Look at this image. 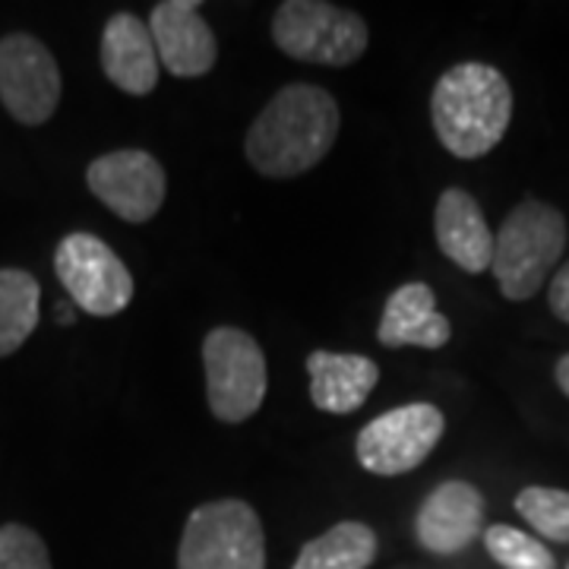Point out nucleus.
Instances as JSON below:
<instances>
[{
  "label": "nucleus",
  "mask_w": 569,
  "mask_h": 569,
  "mask_svg": "<svg viewBox=\"0 0 569 569\" xmlns=\"http://www.w3.org/2000/svg\"><path fill=\"white\" fill-rule=\"evenodd\" d=\"M342 114L336 99L310 82L279 89L250 123L244 140L247 162L263 178H298L323 162L339 137Z\"/></svg>",
  "instance_id": "f257e3e1"
},
{
  "label": "nucleus",
  "mask_w": 569,
  "mask_h": 569,
  "mask_svg": "<svg viewBox=\"0 0 569 569\" xmlns=\"http://www.w3.org/2000/svg\"><path fill=\"white\" fill-rule=\"evenodd\" d=\"M512 89L507 77L481 61L449 67L430 96V123L437 140L456 159H481L507 137Z\"/></svg>",
  "instance_id": "f03ea898"
},
{
  "label": "nucleus",
  "mask_w": 569,
  "mask_h": 569,
  "mask_svg": "<svg viewBox=\"0 0 569 569\" xmlns=\"http://www.w3.org/2000/svg\"><path fill=\"white\" fill-rule=\"evenodd\" d=\"M567 247V219L541 200H522L493 234L490 272L509 301H529L548 282Z\"/></svg>",
  "instance_id": "7ed1b4c3"
},
{
  "label": "nucleus",
  "mask_w": 569,
  "mask_h": 569,
  "mask_svg": "<svg viewBox=\"0 0 569 569\" xmlns=\"http://www.w3.org/2000/svg\"><path fill=\"white\" fill-rule=\"evenodd\" d=\"M178 569H266V531L257 509L224 497L190 512Z\"/></svg>",
  "instance_id": "20e7f679"
},
{
  "label": "nucleus",
  "mask_w": 569,
  "mask_h": 569,
  "mask_svg": "<svg viewBox=\"0 0 569 569\" xmlns=\"http://www.w3.org/2000/svg\"><path fill=\"white\" fill-rule=\"evenodd\" d=\"M206 402L216 421L241 425L253 418L269 389V367L260 342L238 326H216L203 339Z\"/></svg>",
  "instance_id": "39448f33"
},
{
  "label": "nucleus",
  "mask_w": 569,
  "mask_h": 569,
  "mask_svg": "<svg viewBox=\"0 0 569 569\" xmlns=\"http://www.w3.org/2000/svg\"><path fill=\"white\" fill-rule=\"evenodd\" d=\"M272 39L295 61L348 67L367 51L370 29L355 10L336 3L284 0L272 17Z\"/></svg>",
  "instance_id": "423d86ee"
},
{
  "label": "nucleus",
  "mask_w": 569,
  "mask_h": 569,
  "mask_svg": "<svg viewBox=\"0 0 569 569\" xmlns=\"http://www.w3.org/2000/svg\"><path fill=\"white\" fill-rule=\"evenodd\" d=\"M447 430L443 411L430 402H408L361 427L355 456L365 471L380 478L408 475L437 449Z\"/></svg>",
  "instance_id": "0eeeda50"
},
{
  "label": "nucleus",
  "mask_w": 569,
  "mask_h": 569,
  "mask_svg": "<svg viewBox=\"0 0 569 569\" xmlns=\"http://www.w3.org/2000/svg\"><path fill=\"white\" fill-rule=\"evenodd\" d=\"M54 272L70 301L92 317H118L133 301L130 269L96 234H67L54 250Z\"/></svg>",
  "instance_id": "6e6552de"
},
{
  "label": "nucleus",
  "mask_w": 569,
  "mask_h": 569,
  "mask_svg": "<svg viewBox=\"0 0 569 569\" xmlns=\"http://www.w3.org/2000/svg\"><path fill=\"white\" fill-rule=\"evenodd\" d=\"M0 102L26 127L54 118L61 104V67L39 39L22 32L0 39Z\"/></svg>",
  "instance_id": "1a4fd4ad"
},
{
  "label": "nucleus",
  "mask_w": 569,
  "mask_h": 569,
  "mask_svg": "<svg viewBox=\"0 0 569 569\" xmlns=\"http://www.w3.org/2000/svg\"><path fill=\"white\" fill-rule=\"evenodd\" d=\"M86 183L118 219L149 222L164 203L168 178L162 162L146 149H114L86 168Z\"/></svg>",
  "instance_id": "9d476101"
},
{
  "label": "nucleus",
  "mask_w": 569,
  "mask_h": 569,
  "mask_svg": "<svg viewBox=\"0 0 569 569\" xmlns=\"http://www.w3.org/2000/svg\"><path fill=\"white\" fill-rule=\"evenodd\" d=\"M149 32L159 63L178 80L206 77L219 61V41L193 0H162L152 7Z\"/></svg>",
  "instance_id": "9b49d317"
},
{
  "label": "nucleus",
  "mask_w": 569,
  "mask_h": 569,
  "mask_svg": "<svg viewBox=\"0 0 569 569\" xmlns=\"http://www.w3.org/2000/svg\"><path fill=\"white\" fill-rule=\"evenodd\" d=\"M481 522H485L481 490L468 481H447L421 503L415 531L421 548L440 557H452L462 553L468 545H475V538L481 535Z\"/></svg>",
  "instance_id": "f8f14e48"
},
{
  "label": "nucleus",
  "mask_w": 569,
  "mask_h": 569,
  "mask_svg": "<svg viewBox=\"0 0 569 569\" xmlns=\"http://www.w3.org/2000/svg\"><path fill=\"white\" fill-rule=\"evenodd\" d=\"M433 231H437V244L449 263L459 266L468 276L490 269L493 234H490L481 206L468 190L449 187L440 193L437 209H433Z\"/></svg>",
  "instance_id": "ddd939ff"
},
{
  "label": "nucleus",
  "mask_w": 569,
  "mask_h": 569,
  "mask_svg": "<svg viewBox=\"0 0 569 569\" xmlns=\"http://www.w3.org/2000/svg\"><path fill=\"white\" fill-rule=\"evenodd\" d=\"M102 70L127 96H149L159 82V51L149 22L137 13H114L102 32Z\"/></svg>",
  "instance_id": "4468645a"
},
{
  "label": "nucleus",
  "mask_w": 569,
  "mask_h": 569,
  "mask_svg": "<svg viewBox=\"0 0 569 569\" xmlns=\"http://www.w3.org/2000/svg\"><path fill=\"white\" fill-rule=\"evenodd\" d=\"M310 402L326 415H351L370 399L380 383V367L365 355H336V351H310Z\"/></svg>",
  "instance_id": "2eb2a0df"
},
{
  "label": "nucleus",
  "mask_w": 569,
  "mask_h": 569,
  "mask_svg": "<svg viewBox=\"0 0 569 569\" xmlns=\"http://www.w3.org/2000/svg\"><path fill=\"white\" fill-rule=\"evenodd\" d=\"M452 336L449 320L437 310V295L425 282L399 284L389 295L377 339L387 348H443Z\"/></svg>",
  "instance_id": "dca6fc26"
},
{
  "label": "nucleus",
  "mask_w": 569,
  "mask_h": 569,
  "mask_svg": "<svg viewBox=\"0 0 569 569\" xmlns=\"http://www.w3.org/2000/svg\"><path fill=\"white\" fill-rule=\"evenodd\" d=\"M377 560V531L346 519L339 526L307 541L291 569H367Z\"/></svg>",
  "instance_id": "f3484780"
},
{
  "label": "nucleus",
  "mask_w": 569,
  "mask_h": 569,
  "mask_svg": "<svg viewBox=\"0 0 569 569\" xmlns=\"http://www.w3.org/2000/svg\"><path fill=\"white\" fill-rule=\"evenodd\" d=\"M41 310V288L26 269H0V358L20 351L36 332Z\"/></svg>",
  "instance_id": "a211bd4d"
},
{
  "label": "nucleus",
  "mask_w": 569,
  "mask_h": 569,
  "mask_svg": "<svg viewBox=\"0 0 569 569\" xmlns=\"http://www.w3.org/2000/svg\"><path fill=\"white\" fill-rule=\"evenodd\" d=\"M516 512L548 541L569 545V490L522 488L516 493Z\"/></svg>",
  "instance_id": "6ab92c4d"
},
{
  "label": "nucleus",
  "mask_w": 569,
  "mask_h": 569,
  "mask_svg": "<svg viewBox=\"0 0 569 569\" xmlns=\"http://www.w3.org/2000/svg\"><path fill=\"white\" fill-rule=\"evenodd\" d=\"M485 548L503 569H557L553 553L541 541L512 526H490L485 531Z\"/></svg>",
  "instance_id": "aec40b11"
},
{
  "label": "nucleus",
  "mask_w": 569,
  "mask_h": 569,
  "mask_svg": "<svg viewBox=\"0 0 569 569\" xmlns=\"http://www.w3.org/2000/svg\"><path fill=\"white\" fill-rule=\"evenodd\" d=\"M0 569H51V557L36 531L10 522L0 529Z\"/></svg>",
  "instance_id": "412c9836"
},
{
  "label": "nucleus",
  "mask_w": 569,
  "mask_h": 569,
  "mask_svg": "<svg viewBox=\"0 0 569 569\" xmlns=\"http://www.w3.org/2000/svg\"><path fill=\"white\" fill-rule=\"evenodd\" d=\"M548 305L553 310V317H560L563 323H569V263L560 266L557 276L550 279Z\"/></svg>",
  "instance_id": "4be33fe9"
},
{
  "label": "nucleus",
  "mask_w": 569,
  "mask_h": 569,
  "mask_svg": "<svg viewBox=\"0 0 569 569\" xmlns=\"http://www.w3.org/2000/svg\"><path fill=\"white\" fill-rule=\"evenodd\" d=\"M553 377H557V387L563 389L569 396V355H563L560 361H557V370H553Z\"/></svg>",
  "instance_id": "5701e85b"
},
{
  "label": "nucleus",
  "mask_w": 569,
  "mask_h": 569,
  "mask_svg": "<svg viewBox=\"0 0 569 569\" xmlns=\"http://www.w3.org/2000/svg\"><path fill=\"white\" fill-rule=\"evenodd\" d=\"M73 320H77V317H73V307H70V305L58 307V323L70 326V323H73Z\"/></svg>",
  "instance_id": "b1692460"
}]
</instances>
